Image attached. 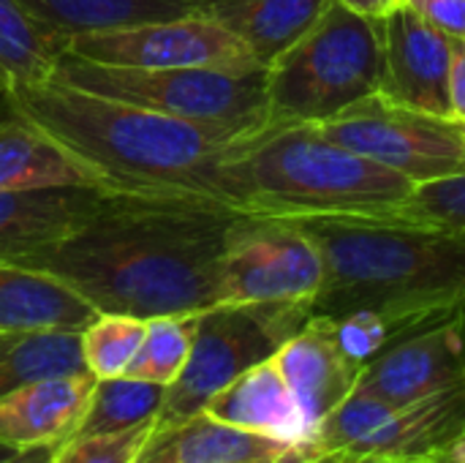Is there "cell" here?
Here are the masks:
<instances>
[{
    "mask_svg": "<svg viewBox=\"0 0 465 463\" xmlns=\"http://www.w3.org/2000/svg\"><path fill=\"white\" fill-rule=\"evenodd\" d=\"M237 216L207 196L117 194L76 232L11 265L57 278L98 314L188 317L218 306Z\"/></svg>",
    "mask_w": 465,
    "mask_h": 463,
    "instance_id": "obj_1",
    "label": "cell"
},
{
    "mask_svg": "<svg viewBox=\"0 0 465 463\" xmlns=\"http://www.w3.org/2000/svg\"><path fill=\"white\" fill-rule=\"evenodd\" d=\"M0 98L11 117L41 131L84 166L101 188L114 194L207 196L221 202L218 166L245 139L226 128L79 90L52 76Z\"/></svg>",
    "mask_w": 465,
    "mask_h": 463,
    "instance_id": "obj_2",
    "label": "cell"
},
{
    "mask_svg": "<svg viewBox=\"0 0 465 463\" xmlns=\"http://www.w3.org/2000/svg\"><path fill=\"white\" fill-rule=\"evenodd\" d=\"M324 259L313 314L384 311L414 330L465 311V232L403 218H292Z\"/></svg>",
    "mask_w": 465,
    "mask_h": 463,
    "instance_id": "obj_3",
    "label": "cell"
},
{
    "mask_svg": "<svg viewBox=\"0 0 465 463\" xmlns=\"http://www.w3.org/2000/svg\"><path fill=\"white\" fill-rule=\"evenodd\" d=\"M414 183L357 156L316 126L259 131L218 166V199L262 218H395Z\"/></svg>",
    "mask_w": 465,
    "mask_h": 463,
    "instance_id": "obj_4",
    "label": "cell"
},
{
    "mask_svg": "<svg viewBox=\"0 0 465 463\" xmlns=\"http://www.w3.org/2000/svg\"><path fill=\"white\" fill-rule=\"evenodd\" d=\"M384 19L330 0L308 33L267 65L264 131L316 126L379 93Z\"/></svg>",
    "mask_w": 465,
    "mask_h": 463,
    "instance_id": "obj_5",
    "label": "cell"
},
{
    "mask_svg": "<svg viewBox=\"0 0 465 463\" xmlns=\"http://www.w3.org/2000/svg\"><path fill=\"white\" fill-rule=\"evenodd\" d=\"M52 79L136 104L188 123L256 136L267 120V65L229 68H123L63 52Z\"/></svg>",
    "mask_w": 465,
    "mask_h": 463,
    "instance_id": "obj_6",
    "label": "cell"
},
{
    "mask_svg": "<svg viewBox=\"0 0 465 463\" xmlns=\"http://www.w3.org/2000/svg\"><path fill=\"white\" fill-rule=\"evenodd\" d=\"M465 434V385L392 407L354 390L297 445L311 461L444 463Z\"/></svg>",
    "mask_w": 465,
    "mask_h": 463,
    "instance_id": "obj_7",
    "label": "cell"
},
{
    "mask_svg": "<svg viewBox=\"0 0 465 463\" xmlns=\"http://www.w3.org/2000/svg\"><path fill=\"white\" fill-rule=\"evenodd\" d=\"M313 317V303H218L196 314L183 374L166 388L158 426L183 423L248 368L275 357Z\"/></svg>",
    "mask_w": 465,
    "mask_h": 463,
    "instance_id": "obj_8",
    "label": "cell"
},
{
    "mask_svg": "<svg viewBox=\"0 0 465 463\" xmlns=\"http://www.w3.org/2000/svg\"><path fill=\"white\" fill-rule=\"evenodd\" d=\"M335 145L365 156L414 186L465 172V126L450 115L411 109L381 93L316 123Z\"/></svg>",
    "mask_w": 465,
    "mask_h": 463,
    "instance_id": "obj_9",
    "label": "cell"
},
{
    "mask_svg": "<svg viewBox=\"0 0 465 463\" xmlns=\"http://www.w3.org/2000/svg\"><path fill=\"white\" fill-rule=\"evenodd\" d=\"M324 259L292 218L237 216L221 262L218 303H313Z\"/></svg>",
    "mask_w": 465,
    "mask_h": 463,
    "instance_id": "obj_10",
    "label": "cell"
},
{
    "mask_svg": "<svg viewBox=\"0 0 465 463\" xmlns=\"http://www.w3.org/2000/svg\"><path fill=\"white\" fill-rule=\"evenodd\" d=\"M68 55L123 68H229L262 65L251 49L218 22L185 14L128 27L93 30L68 38Z\"/></svg>",
    "mask_w": 465,
    "mask_h": 463,
    "instance_id": "obj_11",
    "label": "cell"
},
{
    "mask_svg": "<svg viewBox=\"0 0 465 463\" xmlns=\"http://www.w3.org/2000/svg\"><path fill=\"white\" fill-rule=\"evenodd\" d=\"M465 385V311L433 322L376 355L357 390L392 407Z\"/></svg>",
    "mask_w": 465,
    "mask_h": 463,
    "instance_id": "obj_12",
    "label": "cell"
},
{
    "mask_svg": "<svg viewBox=\"0 0 465 463\" xmlns=\"http://www.w3.org/2000/svg\"><path fill=\"white\" fill-rule=\"evenodd\" d=\"M455 38L430 27L409 3L384 16V74L379 93L395 104L450 115V68Z\"/></svg>",
    "mask_w": 465,
    "mask_h": 463,
    "instance_id": "obj_13",
    "label": "cell"
},
{
    "mask_svg": "<svg viewBox=\"0 0 465 463\" xmlns=\"http://www.w3.org/2000/svg\"><path fill=\"white\" fill-rule=\"evenodd\" d=\"M275 363L305 418L308 437L357 390L362 374V366L341 349L332 317L322 314H313L305 327L283 344Z\"/></svg>",
    "mask_w": 465,
    "mask_h": 463,
    "instance_id": "obj_14",
    "label": "cell"
},
{
    "mask_svg": "<svg viewBox=\"0 0 465 463\" xmlns=\"http://www.w3.org/2000/svg\"><path fill=\"white\" fill-rule=\"evenodd\" d=\"M117 194L90 186H57L0 194V262L44 251L98 216Z\"/></svg>",
    "mask_w": 465,
    "mask_h": 463,
    "instance_id": "obj_15",
    "label": "cell"
},
{
    "mask_svg": "<svg viewBox=\"0 0 465 463\" xmlns=\"http://www.w3.org/2000/svg\"><path fill=\"white\" fill-rule=\"evenodd\" d=\"M90 371L30 382L0 398V445L11 450L63 445L79 426L95 388Z\"/></svg>",
    "mask_w": 465,
    "mask_h": 463,
    "instance_id": "obj_16",
    "label": "cell"
},
{
    "mask_svg": "<svg viewBox=\"0 0 465 463\" xmlns=\"http://www.w3.org/2000/svg\"><path fill=\"white\" fill-rule=\"evenodd\" d=\"M204 412L226 426L283 442L302 445L308 439L305 418L275 363V357L248 368L218 396L210 398Z\"/></svg>",
    "mask_w": 465,
    "mask_h": 463,
    "instance_id": "obj_17",
    "label": "cell"
},
{
    "mask_svg": "<svg viewBox=\"0 0 465 463\" xmlns=\"http://www.w3.org/2000/svg\"><path fill=\"white\" fill-rule=\"evenodd\" d=\"M330 0H196V14L240 38L251 55L270 65L319 19Z\"/></svg>",
    "mask_w": 465,
    "mask_h": 463,
    "instance_id": "obj_18",
    "label": "cell"
},
{
    "mask_svg": "<svg viewBox=\"0 0 465 463\" xmlns=\"http://www.w3.org/2000/svg\"><path fill=\"white\" fill-rule=\"evenodd\" d=\"M286 448L292 445L226 426L207 412H199L174 426L155 423L134 463H240L275 458Z\"/></svg>",
    "mask_w": 465,
    "mask_h": 463,
    "instance_id": "obj_19",
    "label": "cell"
},
{
    "mask_svg": "<svg viewBox=\"0 0 465 463\" xmlns=\"http://www.w3.org/2000/svg\"><path fill=\"white\" fill-rule=\"evenodd\" d=\"M98 311L52 276L0 262V330H84Z\"/></svg>",
    "mask_w": 465,
    "mask_h": 463,
    "instance_id": "obj_20",
    "label": "cell"
},
{
    "mask_svg": "<svg viewBox=\"0 0 465 463\" xmlns=\"http://www.w3.org/2000/svg\"><path fill=\"white\" fill-rule=\"evenodd\" d=\"M57 186L101 188V183L84 166H79L41 131L11 115L0 120V194Z\"/></svg>",
    "mask_w": 465,
    "mask_h": 463,
    "instance_id": "obj_21",
    "label": "cell"
},
{
    "mask_svg": "<svg viewBox=\"0 0 465 463\" xmlns=\"http://www.w3.org/2000/svg\"><path fill=\"white\" fill-rule=\"evenodd\" d=\"M38 25L71 38L93 30L158 22L196 11V0H16Z\"/></svg>",
    "mask_w": 465,
    "mask_h": 463,
    "instance_id": "obj_22",
    "label": "cell"
},
{
    "mask_svg": "<svg viewBox=\"0 0 465 463\" xmlns=\"http://www.w3.org/2000/svg\"><path fill=\"white\" fill-rule=\"evenodd\" d=\"M82 371L79 330H0V398L30 382Z\"/></svg>",
    "mask_w": 465,
    "mask_h": 463,
    "instance_id": "obj_23",
    "label": "cell"
},
{
    "mask_svg": "<svg viewBox=\"0 0 465 463\" xmlns=\"http://www.w3.org/2000/svg\"><path fill=\"white\" fill-rule=\"evenodd\" d=\"M68 38L38 25L16 0H0V96L49 79Z\"/></svg>",
    "mask_w": 465,
    "mask_h": 463,
    "instance_id": "obj_24",
    "label": "cell"
},
{
    "mask_svg": "<svg viewBox=\"0 0 465 463\" xmlns=\"http://www.w3.org/2000/svg\"><path fill=\"white\" fill-rule=\"evenodd\" d=\"M163 393H166V388L142 382L134 377L98 379L90 393L87 409L71 437L120 434V431L136 428L142 423H150L161 412Z\"/></svg>",
    "mask_w": 465,
    "mask_h": 463,
    "instance_id": "obj_25",
    "label": "cell"
},
{
    "mask_svg": "<svg viewBox=\"0 0 465 463\" xmlns=\"http://www.w3.org/2000/svg\"><path fill=\"white\" fill-rule=\"evenodd\" d=\"M196 330V314L147 319L142 347L123 377L169 388L185 368Z\"/></svg>",
    "mask_w": 465,
    "mask_h": 463,
    "instance_id": "obj_26",
    "label": "cell"
},
{
    "mask_svg": "<svg viewBox=\"0 0 465 463\" xmlns=\"http://www.w3.org/2000/svg\"><path fill=\"white\" fill-rule=\"evenodd\" d=\"M147 319L125 314H98L82 330V360L95 379L123 377L144 338Z\"/></svg>",
    "mask_w": 465,
    "mask_h": 463,
    "instance_id": "obj_27",
    "label": "cell"
},
{
    "mask_svg": "<svg viewBox=\"0 0 465 463\" xmlns=\"http://www.w3.org/2000/svg\"><path fill=\"white\" fill-rule=\"evenodd\" d=\"M332 322H335V338L341 349L362 368L395 341L417 333L411 325L384 311H373V308H357V311L332 317Z\"/></svg>",
    "mask_w": 465,
    "mask_h": 463,
    "instance_id": "obj_28",
    "label": "cell"
},
{
    "mask_svg": "<svg viewBox=\"0 0 465 463\" xmlns=\"http://www.w3.org/2000/svg\"><path fill=\"white\" fill-rule=\"evenodd\" d=\"M395 218L465 232V172L414 186Z\"/></svg>",
    "mask_w": 465,
    "mask_h": 463,
    "instance_id": "obj_29",
    "label": "cell"
},
{
    "mask_svg": "<svg viewBox=\"0 0 465 463\" xmlns=\"http://www.w3.org/2000/svg\"><path fill=\"white\" fill-rule=\"evenodd\" d=\"M153 428H155V420L120 431V434L71 437L54 448V456L49 463H134V458L147 445Z\"/></svg>",
    "mask_w": 465,
    "mask_h": 463,
    "instance_id": "obj_30",
    "label": "cell"
},
{
    "mask_svg": "<svg viewBox=\"0 0 465 463\" xmlns=\"http://www.w3.org/2000/svg\"><path fill=\"white\" fill-rule=\"evenodd\" d=\"M430 27L450 38H465V0H403Z\"/></svg>",
    "mask_w": 465,
    "mask_h": 463,
    "instance_id": "obj_31",
    "label": "cell"
},
{
    "mask_svg": "<svg viewBox=\"0 0 465 463\" xmlns=\"http://www.w3.org/2000/svg\"><path fill=\"white\" fill-rule=\"evenodd\" d=\"M450 109H452V117L465 126V38H455V44H452Z\"/></svg>",
    "mask_w": 465,
    "mask_h": 463,
    "instance_id": "obj_32",
    "label": "cell"
},
{
    "mask_svg": "<svg viewBox=\"0 0 465 463\" xmlns=\"http://www.w3.org/2000/svg\"><path fill=\"white\" fill-rule=\"evenodd\" d=\"M343 5L365 14V16H376V19H384L395 5H401L403 0H341Z\"/></svg>",
    "mask_w": 465,
    "mask_h": 463,
    "instance_id": "obj_33",
    "label": "cell"
},
{
    "mask_svg": "<svg viewBox=\"0 0 465 463\" xmlns=\"http://www.w3.org/2000/svg\"><path fill=\"white\" fill-rule=\"evenodd\" d=\"M54 456V445H41V448H25L16 450L8 461L3 463H49Z\"/></svg>",
    "mask_w": 465,
    "mask_h": 463,
    "instance_id": "obj_34",
    "label": "cell"
},
{
    "mask_svg": "<svg viewBox=\"0 0 465 463\" xmlns=\"http://www.w3.org/2000/svg\"><path fill=\"white\" fill-rule=\"evenodd\" d=\"M270 463H311V458H308L297 445H292V448H286L281 456H275Z\"/></svg>",
    "mask_w": 465,
    "mask_h": 463,
    "instance_id": "obj_35",
    "label": "cell"
},
{
    "mask_svg": "<svg viewBox=\"0 0 465 463\" xmlns=\"http://www.w3.org/2000/svg\"><path fill=\"white\" fill-rule=\"evenodd\" d=\"M444 463H465V434L452 445V450L447 453Z\"/></svg>",
    "mask_w": 465,
    "mask_h": 463,
    "instance_id": "obj_36",
    "label": "cell"
},
{
    "mask_svg": "<svg viewBox=\"0 0 465 463\" xmlns=\"http://www.w3.org/2000/svg\"><path fill=\"white\" fill-rule=\"evenodd\" d=\"M14 453H16V450H11V448H5V445H0V463L8 461V458H11Z\"/></svg>",
    "mask_w": 465,
    "mask_h": 463,
    "instance_id": "obj_37",
    "label": "cell"
},
{
    "mask_svg": "<svg viewBox=\"0 0 465 463\" xmlns=\"http://www.w3.org/2000/svg\"><path fill=\"white\" fill-rule=\"evenodd\" d=\"M311 463H343V461H338V458H319V461H311Z\"/></svg>",
    "mask_w": 465,
    "mask_h": 463,
    "instance_id": "obj_38",
    "label": "cell"
},
{
    "mask_svg": "<svg viewBox=\"0 0 465 463\" xmlns=\"http://www.w3.org/2000/svg\"><path fill=\"white\" fill-rule=\"evenodd\" d=\"M272 458H256V461H240V463H270Z\"/></svg>",
    "mask_w": 465,
    "mask_h": 463,
    "instance_id": "obj_39",
    "label": "cell"
}]
</instances>
